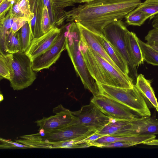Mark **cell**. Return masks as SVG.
Masks as SVG:
<instances>
[{"instance_id": "1", "label": "cell", "mask_w": 158, "mask_h": 158, "mask_svg": "<svg viewBox=\"0 0 158 158\" xmlns=\"http://www.w3.org/2000/svg\"><path fill=\"white\" fill-rule=\"evenodd\" d=\"M141 2L140 0H95L66 11V19L103 35L106 26L113 22L121 20Z\"/></svg>"}, {"instance_id": "2", "label": "cell", "mask_w": 158, "mask_h": 158, "mask_svg": "<svg viewBox=\"0 0 158 158\" xmlns=\"http://www.w3.org/2000/svg\"><path fill=\"white\" fill-rule=\"evenodd\" d=\"M79 48L88 70L96 82L123 88L133 87L131 77L118 71L81 40Z\"/></svg>"}, {"instance_id": "3", "label": "cell", "mask_w": 158, "mask_h": 158, "mask_svg": "<svg viewBox=\"0 0 158 158\" xmlns=\"http://www.w3.org/2000/svg\"><path fill=\"white\" fill-rule=\"evenodd\" d=\"M81 34L76 22L68 27L66 49L77 75L80 77L85 89L96 96L99 94L95 80L90 74L80 50Z\"/></svg>"}, {"instance_id": "4", "label": "cell", "mask_w": 158, "mask_h": 158, "mask_svg": "<svg viewBox=\"0 0 158 158\" xmlns=\"http://www.w3.org/2000/svg\"><path fill=\"white\" fill-rule=\"evenodd\" d=\"M96 83L99 94L123 104L141 117L151 116L145 99L135 85L131 88H123Z\"/></svg>"}, {"instance_id": "5", "label": "cell", "mask_w": 158, "mask_h": 158, "mask_svg": "<svg viewBox=\"0 0 158 158\" xmlns=\"http://www.w3.org/2000/svg\"><path fill=\"white\" fill-rule=\"evenodd\" d=\"M128 31L122 21L118 20L106 26L103 29L102 34L126 62L132 78L135 79L138 75L132 60L127 43L126 35Z\"/></svg>"}, {"instance_id": "6", "label": "cell", "mask_w": 158, "mask_h": 158, "mask_svg": "<svg viewBox=\"0 0 158 158\" xmlns=\"http://www.w3.org/2000/svg\"><path fill=\"white\" fill-rule=\"evenodd\" d=\"M13 77L10 81L14 90H21L31 85L36 78L32 61L25 52L13 54Z\"/></svg>"}, {"instance_id": "7", "label": "cell", "mask_w": 158, "mask_h": 158, "mask_svg": "<svg viewBox=\"0 0 158 158\" xmlns=\"http://www.w3.org/2000/svg\"><path fill=\"white\" fill-rule=\"evenodd\" d=\"M71 113L77 118L78 124L98 132L115 120L104 114L91 102L89 104L82 106L80 110Z\"/></svg>"}, {"instance_id": "8", "label": "cell", "mask_w": 158, "mask_h": 158, "mask_svg": "<svg viewBox=\"0 0 158 158\" xmlns=\"http://www.w3.org/2000/svg\"><path fill=\"white\" fill-rule=\"evenodd\" d=\"M90 102L106 115L116 120L136 117L134 112L127 106L100 94L94 96Z\"/></svg>"}, {"instance_id": "9", "label": "cell", "mask_w": 158, "mask_h": 158, "mask_svg": "<svg viewBox=\"0 0 158 158\" xmlns=\"http://www.w3.org/2000/svg\"><path fill=\"white\" fill-rule=\"evenodd\" d=\"M67 33L68 26L66 31H61L56 41L50 49L32 60V68L34 71L48 69L57 60L62 52L66 49Z\"/></svg>"}, {"instance_id": "10", "label": "cell", "mask_w": 158, "mask_h": 158, "mask_svg": "<svg viewBox=\"0 0 158 158\" xmlns=\"http://www.w3.org/2000/svg\"><path fill=\"white\" fill-rule=\"evenodd\" d=\"M94 131L95 130H91L83 125L77 124L55 130L44 132V135L43 137L38 136L35 134L34 135L37 139L56 142L77 138Z\"/></svg>"}, {"instance_id": "11", "label": "cell", "mask_w": 158, "mask_h": 158, "mask_svg": "<svg viewBox=\"0 0 158 158\" xmlns=\"http://www.w3.org/2000/svg\"><path fill=\"white\" fill-rule=\"evenodd\" d=\"M61 32L60 29L53 27L41 36L33 38L25 53L32 61L53 46L58 38Z\"/></svg>"}, {"instance_id": "12", "label": "cell", "mask_w": 158, "mask_h": 158, "mask_svg": "<svg viewBox=\"0 0 158 158\" xmlns=\"http://www.w3.org/2000/svg\"><path fill=\"white\" fill-rule=\"evenodd\" d=\"M56 114L48 117H44L35 122L39 127V129H43L44 132L55 130L78 123L77 118L67 109L64 108Z\"/></svg>"}, {"instance_id": "13", "label": "cell", "mask_w": 158, "mask_h": 158, "mask_svg": "<svg viewBox=\"0 0 158 158\" xmlns=\"http://www.w3.org/2000/svg\"><path fill=\"white\" fill-rule=\"evenodd\" d=\"M158 134V120L151 116L135 117L131 119L127 136Z\"/></svg>"}, {"instance_id": "14", "label": "cell", "mask_w": 158, "mask_h": 158, "mask_svg": "<svg viewBox=\"0 0 158 158\" xmlns=\"http://www.w3.org/2000/svg\"><path fill=\"white\" fill-rule=\"evenodd\" d=\"M76 23L81 33V41L97 53L106 60L118 71L123 73L106 52L98 40L96 33L89 30L80 23Z\"/></svg>"}, {"instance_id": "15", "label": "cell", "mask_w": 158, "mask_h": 158, "mask_svg": "<svg viewBox=\"0 0 158 158\" xmlns=\"http://www.w3.org/2000/svg\"><path fill=\"white\" fill-rule=\"evenodd\" d=\"M155 135L132 136L104 135L96 139L91 143L92 146L98 147L100 145L116 142L137 143L138 144L155 138Z\"/></svg>"}, {"instance_id": "16", "label": "cell", "mask_w": 158, "mask_h": 158, "mask_svg": "<svg viewBox=\"0 0 158 158\" xmlns=\"http://www.w3.org/2000/svg\"><path fill=\"white\" fill-rule=\"evenodd\" d=\"M96 36L106 52L116 65L123 73L129 75L130 72L128 65L119 53L103 35L96 33Z\"/></svg>"}, {"instance_id": "17", "label": "cell", "mask_w": 158, "mask_h": 158, "mask_svg": "<svg viewBox=\"0 0 158 158\" xmlns=\"http://www.w3.org/2000/svg\"><path fill=\"white\" fill-rule=\"evenodd\" d=\"M97 132L96 131H94L81 137L66 141L56 142L43 141V147L45 148H74L89 147L92 146L91 144L85 141L84 139Z\"/></svg>"}, {"instance_id": "18", "label": "cell", "mask_w": 158, "mask_h": 158, "mask_svg": "<svg viewBox=\"0 0 158 158\" xmlns=\"http://www.w3.org/2000/svg\"><path fill=\"white\" fill-rule=\"evenodd\" d=\"M139 39L135 33L129 31H127L126 35L127 43L132 60L135 68L143 63L144 61Z\"/></svg>"}, {"instance_id": "19", "label": "cell", "mask_w": 158, "mask_h": 158, "mask_svg": "<svg viewBox=\"0 0 158 158\" xmlns=\"http://www.w3.org/2000/svg\"><path fill=\"white\" fill-rule=\"evenodd\" d=\"M135 85L145 99L149 102L158 112V102L150 81L140 74L136 78Z\"/></svg>"}, {"instance_id": "20", "label": "cell", "mask_w": 158, "mask_h": 158, "mask_svg": "<svg viewBox=\"0 0 158 158\" xmlns=\"http://www.w3.org/2000/svg\"><path fill=\"white\" fill-rule=\"evenodd\" d=\"M13 59V54L0 53V80L4 79L10 81L12 79Z\"/></svg>"}, {"instance_id": "21", "label": "cell", "mask_w": 158, "mask_h": 158, "mask_svg": "<svg viewBox=\"0 0 158 158\" xmlns=\"http://www.w3.org/2000/svg\"><path fill=\"white\" fill-rule=\"evenodd\" d=\"M144 61L153 65L158 66V51L139 39Z\"/></svg>"}, {"instance_id": "22", "label": "cell", "mask_w": 158, "mask_h": 158, "mask_svg": "<svg viewBox=\"0 0 158 158\" xmlns=\"http://www.w3.org/2000/svg\"><path fill=\"white\" fill-rule=\"evenodd\" d=\"M6 48L8 53L20 52L21 44L19 31L14 34L10 31L7 35Z\"/></svg>"}, {"instance_id": "23", "label": "cell", "mask_w": 158, "mask_h": 158, "mask_svg": "<svg viewBox=\"0 0 158 158\" xmlns=\"http://www.w3.org/2000/svg\"><path fill=\"white\" fill-rule=\"evenodd\" d=\"M125 18L128 25L139 26L142 25L149 18L148 15L137 8L127 14Z\"/></svg>"}, {"instance_id": "24", "label": "cell", "mask_w": 158, "mask_h": 158, "mask_svg": "<svg viewBox=\"0 0 158 158\" xmlns=\"http://www.w3.org/2000/svg\"><path fill=\"white\" fill-rule=\"evenodd\" d=\"M20 30V31H19L21 44L20 52H25L33 39L31 32L30 24L27 22Z\"/></svg>"}, {"instance_id": "25", "label": "cell", "mask_w": 158, "mask_h": 158, "mask_svg": "<svg viewBox=\"0 0 158 158\" xmlns=\"http://www.w3.org/2000/svg\"><path fill=\"white\" fill-rule=\"evenodd\" d=\"M137 8L151 19L158 14V0H146L141 2Z\"/></svg>"}, {"instance_id": "26", "label": "cell", "mask_w": 158, "mask_h": 158, "mask_svg": "<svg viewBox=\"0 0 158 158\" xmlns=\"http://www.w3.org/2000/svg\"><path fill=\"white\" fill-rule=\"evenodd\" d=\"M40 24L42 30L44 34L54 27L51 22L47 6L45 5L44 6L42 9Z\"/></svg>"}, {"instance_id": "27", "label": "cell", "mask_w": 158, "mask_h": 158, "mask_svg": "<svg viewBox=\"0 0 158 158\" xmlns=\"http://www.w3.org/2000/svg\"><path fill=\"white\" fill-rule=\"evenodd\" d=\"M19 6L24 18L30 24L34 15L31 11L29 0H19Z\"/></svg>"}, {"instance_id": "28", "label": "cell", "mask_w": 158, "mask_h": 158, "mask_svg": "<svg viewBox=\"0 0 158 158\" xmlns=\"http://www.w3.org/2000/svg\"><path fill=\"white\" fill-rule=\"evenodd\" d=\"M1 149L11 148H32V147L23 144H21L17 142H14L10 140H6L0 138Z\"/></svg>"}, {"instance_id": "29", "label": "cell", "mask_w": 158, "mask_h": 158, "mask_svg": "<svg viewBox=\"0 0 158 158\" xmlns=\"http://www.w3.org/2000/svg\"><path fill=\"white\" fill-rule=\"evenodd\" d=\"M137 144H138L137 143H135L116 142L100 145H98V147L101 148L114 147L126 148L133 146Z\"/></svg>"}, {"instance_id": "30", "label": "cell", "mask_w": 158, "mask_h": 158, "mask_svg": "<svg viewBox=\"0 0 158 158\" xmlns=\"http://www.w3.org/2000/svg\"><path fill=\"white\" fill-rule=\"evenodd\" d=\"M16 0H4L0 4V20L5 17L6 12L10 9L11 7Z\"/></svg>"}, {"instance_id": "31", "label": "cell", "mask_w": 158, "mask_h": 158, "mask_svg": "<svg viewBox=\"0 0 158 158\" xmlns=\"http://www.w3.org/2000/svg\"><path fill=\"white\" fill-rule=\"evenodd\" d=\"M13 19L10 31L15 34L18 31L27 21L23 18H13Z\"/></svg>"}, {"instance_id": "32", "label": "cell", "mask_w": 158, "mask_h": 158, "mask_svg": "<svg viewBox=\"0 0 158 158\" xmlns=\"http://www.w3.org/2000/svg\"><path fill=\"white\" fill-rule=\"evenodd\" d=\"M52 5L57 8L61 10L68 6H73L75 3L71 0H50Z\"/></svg>"}, {"instance_id": "33", "label": "cell", "mask_w": 158, "mask_h": 158, "mask_svg": "<svg viewBox=\"0 0 158 158\" xmlns=\"http://www.w3.org/2000/svg\"><path fill=\"white\" fill-rule=\"evenodd\" d=\"M145 40L148 44L152 43H158V29L154 28L149 31Z\"/></svg>"}, {"instance_id": "34", "label": "cell", "mask_w": 158, "mask_h": 158, "mask_svg": "<svg viewBox=\"0 0 158 158\" xmlns=\"http://www.w3.org/2000/svg\"><path fill=\"white\" fill-rule=\"evenodd\" d=\"M19 0H16L14 3L11 7L10 11L13 18H23L19 6Z\"/></svg>"}, {"instance_id": "35", "label": "cell", "mask_w": 158, "mask_h": 158, "mask_svg": "<svg viewBox=\"0 0 158 158\" xmlns=\"http://www.w3.org/2000/svg\"><path fill=\"white\" fill-rule=\"evenodd\" d=\"M103 136V135L97 132L85 139L84 140L91 144L93 142Z\"/></svg>"}, {"instance_id": "36", "label": "cell", "mask_w": 158, "mask_h": 158, "mask_svg": "<svg viewBox=\"0 0 158 158\" xmlns=\"http://www.w3.org/2000/svg\"><path fill=\"white\" fill-rule=\"evenodd\" d=\"M152 19V27L158 29V14L155 16Z\"/></svg>"}, {"instance_id": "37", "label": "cell", "mask_w": 158, "mask_h": 158, "mask_svg": "<svg viewBox=\"0 0 158 158\" xmlns=\"http://www.w3.org/2000/svg\"><path fill=\"white\" fill-rule=\"evenodd\" d=\"M143 144L149 145L158 146V139L155 138L145 142Z\"/></svg>"}, {"instance_id": "38", "label": "cell", "mask_w": 158, "mask_h": 158, "mask_svg": "<svg viewBox=\"0 0 158 158\" xmlns=\"http://www.w3.org/2000/svg\"><path fill=\"white\" fill-rule=\"evenodd\" d=\"M75 3H87L95 0H71Z\"/></svg>"}, {"instance_id": "39", "label": "cell", "mask_w": 158, "mask_h": 158, "mask_svg": "<svg viewBox=\"0 0 158 158\" xmlns=\"http://www.w3.org/2000/svg\"><path fill=\"white\" fill-rule=\"evenodd\" d=\"M148 44L150 45L154 49L158 51V43H152Z\"/></svg>"}, {"instance_id": "40", "label": "cell", "mask_w": 158, "mask_h": 158, "mask_svg": "<svg viewBox=\"0 0 158 158\" xmlns=\"http://www.w3.org/2000/svg\"><path fill=\"white\" fill-rule=\"evenodd\" d=\"M4 99V97L2 94H0V102L2 101Z\"/></svg>"}, {"instance_id": "41", "label": "cell", "mask_w": 158, "mask_h": 158, "mask_svg": "<svg viewBox=\"0 0 158 158\" xmlns=\"http://www.w3.org/2000/svg\"><path fill=\"white\" fill-rule=\"evenodd\" d=\"M4 1V0H0V3H2Z\"/></svg>"}]
</instances>
